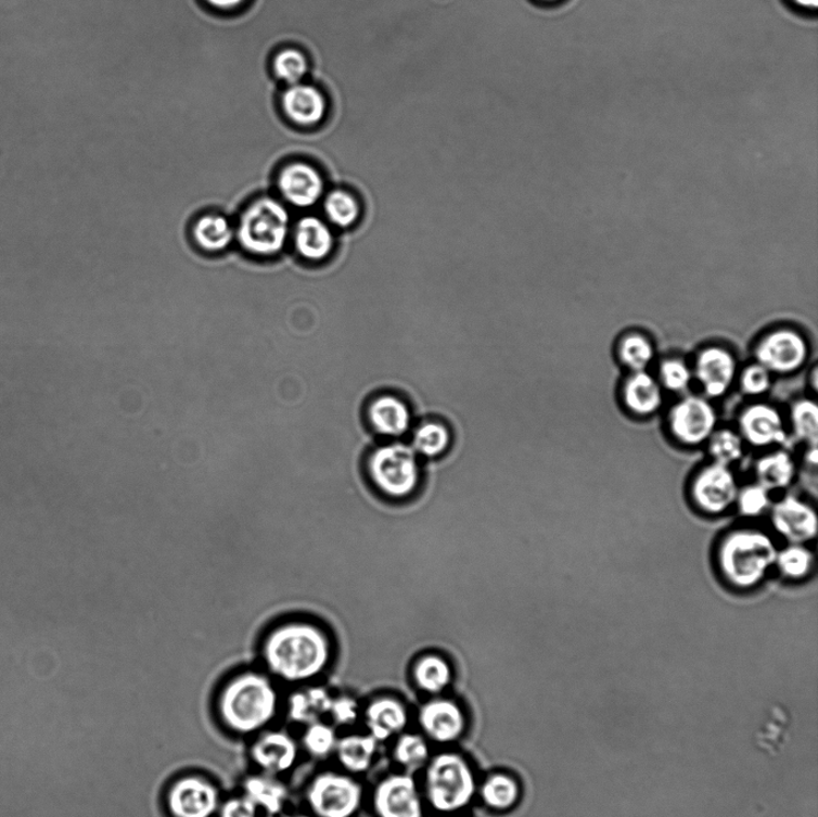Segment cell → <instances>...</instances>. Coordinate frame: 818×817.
Returning a JSON list of instances; mask_svg holds the SVG:
<instances>
[{
	"label": "cell",
	"mask_w": 818,
	"mask_h": 817,
	"mask_svg": "<svg viewBox=\"0 0 818 817\" xmlns=\"http://www.w3.org/2000/svg\"><path fill=\"white\" fill-rule=\"evenodd\" d=\"M261 659L280 680L306 682L330 664L332 643L324 629L307 617H286L272 625L264 636Z\"/></svg>",
	"instance_id": "1"
},
{
	"label": "cell",
	"mask_w": 818,
	"mask_h": 817,
	"mask_svg": "<svg viewBox=\"0 0 818 817\" xmlns=\"http://www.w3.org/2000/svg\"><path fill=\"white\" fill-rule=\"evenodd\" d=\"M778 549L774 536L762 527H733L724 534L717 546L720 577L733 590H754L775 570Z\"/></svg>",
	"instance_id": "2"
},
{
	"label": "cell",
	"mask_w": 818,
	"mask_h": 817,
	"mask_svg": "<svg viewBox=\"0 0 818 817\" xmlns=\"http://www.w3.org/2000/svg\"><path fill=\"white\" fill-rule=\"evenodd\" d=\"M280 698L267 675L242 673L230 680L218 698V712L229 730L255 733L278 715Z\"/></svg>",
	"instance_id": "3"
},
{
	"label": "cell",
	"mask_w": 818,
	"mask_h": 817,
	"mask_svg": "<svg viewBox=\"0 0 818 817\" xmlns=\"http://www.w3.org/2000/svg\"><path fill=\"white\" fill-rule=\"evenodd\" d=\"M366 468L375 489L389 500H407L421 486V462L411 445H380L368 456Z\"/></svg>",
	"instance_id": "4"
},
{
	"label": "cell",
	"mask_w": 818,
	"mask_h": 817,
	"mask_svg": "<svg viewBox=\"0 0 818 817\" xmlns=\"http://www.w3.org/2000/svg\"><path fill=\"white\" fill-rule=\"evenodd\" d=\"M425 796L439 813L462 810L474 800L476 778L466 758L457 753H442L425 766Z\"/></svg>",
	"instance_id": "5"
},
{
	"label": "cell",
	"mask_w": 818,
	"mask_h": 817,
	"mask_svg": "<svg viewBox=\"0 0 818 817\" xmlns=\"http://www.w3.org/2000/svg\"><path fill=\"white\" fill-rule=\"evenodd\" d=\"M291 217L284 205L270 197L259 199L240 217L238 240L252 255L271 257L284 247Z\"/></svg>",
	"instance_id": "6"
},
{
	"label": "cell",
	"mask_w": 818,
	"mask_h": 817,
	"mask_svg": "<svg viewBox=\"0 0 818 817\" xmlns=\"http://www.w3.org/2000/svg\"><path fill=\"white\" fill-rule=\"evenodd\" d=\"M741 486L732 467L711 462L702 465L690 481L689 497L694 508L707 516H721L734 509Z\"/></svg>",
	"instance_id": "7"
},
{
	"label": "cell",
	"mask_w": 818,
	"mask_h": 817,
	"mask_svg": "<svg viewBox=\"0 0 818 817\" xmlns=\"http://www.w3.org/2000/svg\"><path fill=\"white\" fill-rule=\"evenodd\" d=\"M718 412L705 396L688 395L679 399L667 416L673 439L687 448L706 446L718 427Z\"/></svg>",
	"instance_id": "8"
},
{
	"label": "cell",
	"mask_w": 818,
	"mask_h": 817,
	"mask_svg": "<svg viewBox=\"0 0 818 817\" xmlns=\"http://www.w3.org/2000/svg\"><path fill=\"white\" fill-rule=\"evenodd\" d=\"M362 788L352 777L324 773L307 789V802L317 817H353L360 810Z\"/></svg>",
	"instance_id": "9"
},
{
	"label": "cell",
	"mask_w": 818,
	"mask_h": 817,
	"mask_svg": "<svg viewBox=\"0 0 818 817\" xmlns=\"http://www.w3.org/2000/svg\"><path fill=\"white\" fill-rule=\"evenodd\" d=\"M808 340L794 329L774 330L759 340L755 348L757 363L771 374L788 375L802 370L809 359Z\"/></svg>",
	"instance_id": "10"
},
{
	"label": "cell",
	"mask_w": 818,
	"mask_h": 817,
	"mask_svg": "<svg viewBox=\"0 0 818 817\" xmlns=\"http://www.w3.org/2000/svg\"><path fill=\"white\" fill-rule=\"evenodd\" d=\"M769 522L787 544L809 545L818 532V515L809 501L797 495H785L771 503Z\"/></svg>",
	"instance_id": "11"
},
{
	"label": "cell",
	"mask_w": 818,
	"mask_h": 817,
	"mask_svg": "<svg viewBox=\"0 0 818 817\" xmlns=\"http://www.w3.org/2000/svg\"><path fill=\"white\" fill-rule=\"evenodd\" d=\"M166 804L172 817H213L220 810L221 797L210 780L189 776L172 782Z\"/></svg>",
	"instance_id": "12"
},
{
	"label": "cell",
	"mask_w": 818,
	"mask_h": 817,
	"mask_svg": "<svg viewBox=\"0 0 818 817\" xmlns=\"http://www.w3.org/2000/svg\"><path fill=\"white\" fill-rule=\"evenodd\" d=\"M737 431L740 432L745 445L756 450H774L789 439V431L781 412L764 401L753 403L741 411Z\"/></svg>",
	"instance_id": "13"
},
{
	"label": "cell",
	"mask_w": 818,
	"mask_h": 817,
	"mask_svg": "<svg viewBox=\"0 0 818 817\" xmlns=\"http://www.w3.org/2000/svg\"><path fill=\"white\" fill-rule=\"evenodd\" d=\"M373 805L378 817H423V802L410 775H392L380 781Z\"/></svg>",
	"instance_id": "14"
},
{
	"label": "cell",
	"mask_w": 818,
	"mask_h": 817,
	"mask_svg": "<svg viewBox=\"0 0 818 817\" xmlns=\"http://www.w3.org/2000/svg\"><path fill=\"white\" fill-rule=\"evenodd\" d=\"M694 378L708 399L728 395L737 376V361L733 354L719 345H711L696 356Z\"/></svg>",
	"instance_id": "15"
},
{
	"label": "cell",
	"mask_w": 818,
	"mask_h": 817,
	"mask_svg": "<svg viewBox=\"0 0 818 817\" xmlns=\"http://www.w3.org/2000/svg\"><path fill=\"white\" fill-rule=\"evenodd\" d=\"M419 724L430 740L446 744L462 738L466 728V718L464 711L456 701L433 699L420 709Z\"/></svg>",
	"instance_id": "16"
},
{
	"label": "cell",
	"mask_w": 818,
	"mask_h": 817,
	"mask_svg": "<svg viewBox=\"0 0 818 817\" xmlns=\"http://www.w3.org/2000/svg\"><path fill=\"white\" fill-rule=\"evenodd\" d=\"M298 746L290 733L280 730L259 736L251 746V757L265 775L287 773L297 762Z\"/></svg>",
	"instance_id": "17"
},
{
	"label": "cell",
	"mask_w": 818,
	"mask_h": 817,
	"mask_svg": "<svg viewBox=\"0 0 818 817\" xmlns=\"http://www.w3.org/2000/svg\"><path fill=\"white\" fill-rule=\"evenodd\" d=\"M279 189L283 197L297 208H309L324 192V181L314 166L295 163L281 171Z\"/></svg>",
	"instance_id": "18"
},
{
	"label": "cell",
	"mask_w": 818,
	"mask_h": 817,
	"mask_svg": "<svg viewBox=\"0 0 818 817\" xmlns=\"http://www.w3.org/2000/svg\"><path fill=\"white\" fill-rule=\"evenodd\" d=\"M622 399L631 416L651 418L664 405V388L649 372H634L622 388Z\"/></svg>",
	"instance_id": "19"
},
{
	"label": "cell",
	"mask_w": 818,
	"mask_h": 817,
	"mask_svg": "<svg viewBox=\"0 0 818 817\" xmlns=\"http://www.w3.org/2000/svg\"><path fill=\"white\" fill-rule=\"evenodd\" d=\"M282 101L287 117L297 125H318L328 114V100L315 86L294 85L285 91Z\"/></svg>",
	"instance_id": "20"
},
{
	"label": "cell",
	"mask_w": 818,
	"mask_h": 817,
	"mask_svg": "<svg viewBox=\"0 0 818 817\" xmlns=\"http://www.w3.org/2000/svg\"><path fill=\"white\" fill-rule=\"evenodd\" d=\"M797 474L796 459L785 448H774L755 460V480L770 493L789 489Z\"/></svg>",
	"instance_id": "21"
},
{
	"label": "cell",
	"mask_w": 818,
	"mask_h": 817,
	"mask_svg": "<svg viewBox=\"0 0 818 817\" xmlns=\"http://www.w3.org/2000/svg\"><path fill=\"white\" fill-rule=\"evenodd\" d=\"M366 725L378 742L387 741L407 728L408 710L395 698H379L365 711Z\"/></svg>",
	"instance_id": "22"
},
{
	"label": "cell",
	"mask_w": 818,
	"mask_h": 817,
	"mask_svg": "<svg viewBox=\"0 0 818 817\" xmlns=\"http://www.w3.org/2000/svg\"><path fill=\"white\" fill-rule=\"evenodd\" d=\"M368 421L379 435L386 437L405 436L411 429V412L405 401L394 396L375 399L368 408Z\"/></svg>",
	"instance_id": "23"
},
{
	"label": "cell",
	"mask_w": 818,
	"mask_h": 817,
	"mask_svg": "<svg viewBox=\"0 0 818 817\" xmlns=\"http://www.w3.org/2000/svg\"><path fill=\"white\" fill-rule=\"evenodd\" d=\"M295 246L309 260H322L330 255L333 238L328 226L317 217H305L295 230Z\"/></svg>",
	"instance_id": "24"
},
{
	"label": "cell",
	"mask_w": 818,
	"mask_h": 817,
	"mask_svg": "<svg viewBox=\"0 0 818 817\" xmlns=\"http://www.w3.org/2000/svg\"><path fill=\"white\" fill-rule=\"evenodd\" d=\"M414 685L422 692L437 695L451 686L453 671L451 664L440 654L429 653L414 663L412 669Z\"/></svg>",
	"instance_id": "25"
},
{
	"label": "cell",
	"mask_w": 818,
	"mask_h": 817,
	"mask_svg": "<svg viewBox=\"0 0 818 817\" xmlns=\"http://www.w3.org/2000/svg\"><path fill=\"white\" fill-rule=\"evenodd\" d=\"M378 741L371 735L344 736L337 742L340 764L352 774H363L370 769L378 753Z\"/></svg>",
	"instance_id": "26"
},
{
	"label": "cell",
	"mask_w": 818,
	"mask_h": 817,
	"mask_svg": "<svg viewBox=\"0 0 818 817\" xmlns=\"http://www.w3.org/2000/svg\"><path fill=\"white\" fill-rule=\"evenodd\" d=\"M331 703L332 698L325 688L298 690L287 701V716L294 723L309 725L328 715Z\"/></svg>",
	"instance_id": "27"
},
{
	"label": "cell",
	"mask_w": 818,
	"mask_h": 817,
	"mask_svg": "<svg viewBox=\"0 0 818 817\" xmlns=\"http://www.w3.org/2000/svg\"><path fill=\"white\" fill-rule=\"evenodd\" d=\"M816 569V556L809 545L788 544L778 549L775 570L782 579L800 583L808 579Z\"/></svg>",
	"instance_id": "28"
},
{
	"label": "cell",
	"mask_w": 818,
	"mask_h": 817,
	"mask_svg": "<svg viewBox=\"0 0 818 817\" xmlns=\"http://www.w3.org/2000/svg\"><path fill=\"white\" fill-rule=\"evenodd\" d=\"M245 796L270 816H278L287 800L286 788L270 775L253 776L244 782Z\"/></svg>",
	"instance_id": "29"
},
{
	"label": "cell",
	"mask_w": 818,
	"mask_h": 817,
	"mask_svg": "<svg viewBox=\"0 0 818 817\" xmlns=\"http://www.w3.org/2000/svg\"><path fill=\"white\" fill-rule=\"evenodd\" d=\"M411 447L419 457L442 458L451 450L452 433L442 422H423L413 432Z\"/></svg>",
	"instance_id": "30"
},
{
	"label": "cell",
	"mask_w": 818,
	"mask_h": 817,
	"mask_svg": "<svg viewBox=\"0 0 818 817\" xmlns=\"http://www.w3.org/2000/svg\"><path fill=\"white\" fill-rule=\"evenodd\" d=\"M520 782L513 777L495 774L483 781L480 795L488 808L497 812L510 810L521 799Z\"/></svg>",
	"instance_id": "31"
},
{
	"label": "cell",
	"mask_w": 818,
	"mask_h": 817,
	"mask_svg": "<svg viewBox=\"0 0 818 817\" xmlns=\"http://www.w3.org/2000/svg\"><path fill=\"white\" fill-rule=\"evenodd\" d=\"M195 243L207 252H221L232 244L234 230L226 217L205 215L193 227Z\"/></svg>",
	"instance_id": "32"
},
{
	"label": "cell",
	"mask_w": 818,
	"mask_h": 817,
	"mask_svg": "<svg viewBox=\"0 0 818 817\" xmlns=\"http://www.w3.org/2000/svg\"><path fill=\"white\" fill-rule=\"evenodd\" d=\"M790 429L792 435L806 447L817 446L818 407L815 400L802 398L793 403L790 409Z\"/></svg>",
	"instance_id": "33"
},
{
	"label": "cell",
	"mask_w": 818,
	"mask_h": 817,
	"mask_svg": "<svg viewBox=\"0 0 818 817\" xmlns=\"http://www.w3.org/2000/svg\"><path fill=\"white\" fill-rule=\"evenodd\" d=\"M712 462L732 467L740 463L745 454V443L740 432L718 429L706 444Z\"/></svg>",
	"instance_id": "34"
},
{
	"label": "cell",
	"mask_w": 818,
	"mask_h": 817,
	"mask_svg": "<svg viewBox=\"0 0 818 817\" xmlns=\"http://www.w3.org/2000/svg\"><path fill=\"white\" fill-rule=\"evenodd\" d=\"M618 359L634 372L647 371L653 362L655 350L653 343L641 333H629L619 341Z\"/></svg>",
	"instance_id": "35"
},
{
	"label": "cell",
	"mask_w": 818,
	"mask_h": 817,
	"mask_svg": "<svg viewBox=\"0 0 818 817\" xmlns=\"http://www.w3.org/2000/svg\"><path fill=\"white\" fill-rule=\"evenodd\" d=\"M394 757L408 773H417L431 761L430 745L420 735L405 733L395 745Z\"/></svg>",
	"instance_id": "36"
},
{
	"label": "cell",
	"mask_w": 818,
	"mask_h": 817,
	"mask_svg": "<svg viewBox=\"0 0 818 817\" xmlns=\"http://www.w3.org/2000/svg\"><path fill=\"white\" fill-rule=\"evenodd\" d=\"M771 493L756 481L740 488L734 509L740 515L754 520L767 514L774 503Z\"/></svg>",
	"instance_id": "37"
},
{
	"label": "cell",
	"mask_w": 818,
	"mask_h": 817,
	"mask_svg": "<svg viewBox=\"0 0 818 817\" xmlns=\"http://www.w3.org/2000/svg\"><path fill=\"white\" fill-rule=\"evenodd\" d=\"M337 735L335 729L320 720L307 725L303 738V744L306 752L316 758H327L335 753L337 746Z\"/></svg>",
	"instance_id": "38"
},
{
	"label": "cell",
	"mask_w": 818,
	"mask_h": 817,
	"mask_svg": "<svg viewBox=\"0 0 818 817\" xmlns=\"http://www.w3.org/2000/svg\"><path fill=\"white\" fill-rule=\"evenodd\" d=\"M694 374L681 359H667L660 366V383L670 393L682 394L690 387Z\"/></svg>",
	"instance_id": "39"
},
{
	"label": "cell",
	"mask_w": 818,
	"mask_h": 817,
	"mask_svg": "<svg viewBox=\"0 0 818 817\" xmlns=\"http://www.w3.org/2000/svg\"><path fill=\"white\" fill-rule=\"evenodd\" d=\"M308 68L309 64L306 55L295 49L282 51L274 60L276 74L284 82L292 86L302 82V79L308 73Z\"/></svg>",
	"instance_id": "40"
},
{
	"label": "cell",
	"mask_w": 818,
	"mask_h": 817,
	"mask_svg": "<svg viewBox=\"0 0 818 817\" xmlns=\"http://www.w3.org/2000/svg\"><path fill=\"white\" fill-rule=\"evenodd\" d=\"M330 220L340 227H349L359 217V204L352 194L344 191L332 192L325 203Z\"/></svg>",
	"instance_id": "41"
},
{
	"label": "cell",
	"mask_w": 818,
	"mask_h": 817,
	"mask_svg": "<svg viewBox=\"0 0 818 817\" xmlns=\"http://www.w3.org/2000/svg\"><path fill=\"white\" fill-rule=\"evenodd\" d=\"M742 393L749 397H759L771 387V373L763 365L754 363L744 368L740 379Z\"/></svg>",
	"instance_id": "42"
},
{
	"label": "cell",
	"mask_w": 818,
	"mask_h": 817,
	"mask_svg": "<svg viewBox=\"0 0 818 817\" xmlns=\"http://www.w3.org/2000/svg\"><path fill=\"white\" fill-rule=\"evenodd\" d=\"M329 713L337 724L352 725L356 722L357 715H359V706H357L353 698L340 697L332 699Z\"/></svg>",
	"instance_id": "43"
},
{
	"label": "cell",
	"mask_w": 818,
	"mask_h": 817,
	"mask_svg": "<svg viewBox=\"0 0 818 817\" xmlns=\"http://www.w3.org/2000/svg\"><path fill=\"white\" fill-rule=\"evenodd\" d=\"M256 803L247 796L234 797L226 801L220 807V817H258Z\"/></svg>",
	"instance_id": "44"
},
{
	"label": "cell",
	"mask_w": 818,
	"mask_h": 817,
	"mask_svg": "<svg viewBox=\"0 0 818 817\" xmlns=\"http://www.w3.org/2000/svg\"><path fill=\"white\" fill-rule=\"evenodd\" d=\"M212 7L222 10H232L241 5L244 0H206Z\"/></svg>",
	"instance_id": "45"
},
{
	"label": "cell",
	"mask_w": 818,
	"mask_h": 817,
	"mask_svg": "<svg viewBox=\"0 0 818 817\" xmlns=\"http://www.w3.org/2000/svg\"><path fill=\"white\" fill-rule=\"evenodd\" d=\"M793 8L802 11H816L818 0H789Z\"/></svg>",
	"instance_id": "46"
},
{
	"label": "cell",
	"mask_w": 818,
	"mask_h": 817,
	"mask_svg": "<svg viewBox=\"0 0 818 817\" xmlns=\"http://www.w3.org/2000/svg\"><path fill=\"white\" fill-rule=\"evenodd\" d=\"M805 462L809 465L816 467L818 463V448L817 446L806 447Z\"/></svg>",
	"instance_id": "47"
},
{
	"label": "cell",
	"mask_w": 818,
	"mask_h": 817,
	"mask_svg": "<svg viewBox=\"0 0 818 817\" xmlns=\"http://www.w3.org/2000/svg\"><path fill=\"white\" fill-rule=\"evenodd\" d=\"M539 2L545 4H557L562 2V0H539Z\"/></svg>",
	"instance_id": "48"
},
{
	"label": "cell",
	"mask_w": 818,
	"mask_h": 817,
	"mask_svg": "<svg viewBox=\"0 0 818 817\" xmlns=\"http://www.w3.org/2000/svg\"><path fill=\"white\" fill-rule=\"evenodd\" d=\"M291 817H308V816H305V815H298V816H291Z\"/></svg>",
	"instance_id": "49"
}]
</instances>
